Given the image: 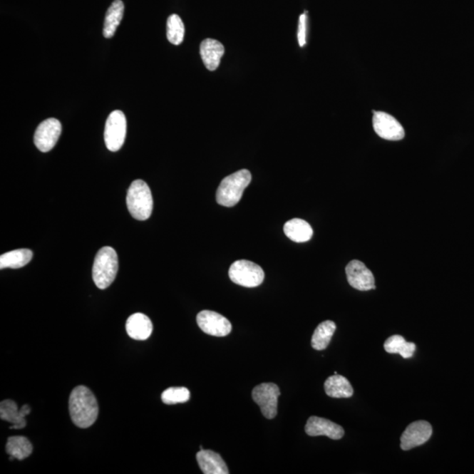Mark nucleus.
Segmentation results:
<instances>
[{"label":"nucleus","mask_w":474,"mask_h":474,"mask_svg":"<svg viewBox=\"0 0 474 474\" xmlns=\"http://www.w3.org/2000/svg\"><path fill=\"white\" fill-rule=\"evenodd\" d=\"M69 411L76 426L87 428L93 426L98 416L96 397L86 386H77L70 396Z\"/></svg>","instance_id":"nucleus-1"},{"label":"nucleus","mask_w":474,"mask_h":474,"mask_svg":"<svg viewBox=\"0 0 474 474\" xmlns=\"http://www.w3.org/2000/svg\"><path fill=\"white\" fill-rule=\"evenodd\" d=\"M252 182V173L248 170H240L222 180L220 184L216 200L221 206L231 207L242 199L246 187Z\"/></svg>","instance_id":"nucleus-2"},{"label":"nucleus","mask_w":474,"mask_h":474,"mask_svg":"<svg viewBox=\"0 0 474 474\" xmlns=\"http://www.w3.org/2000/svg\"><path fill=\"white\" fill-rule=\"evenodd\" d=\"M118 267V256L115 249L107 246L98 250L93 268V282L97 287L105 289L111 286L116 278Z\"/></svg>","instance_id":"nucleus-3"},{"label":"nucleus","mask_w":474,"mask_h":474,"mask_svg":"<svg viewBox=\"0 0 474 474\" xmlns=\"http://www.w3.org/2000/svg\"><path fill=\"white\" fill-rule=\"evenodd\" d=\"M127 206L130 213L138 221H146L153 210V198L149 185L141 180H135L128 188Z\"/></svg>","instance_id":"nucleus-4"},{"label":"nucleus","mask_w":474,"mask_h":474,"mask_svg":"<svg viewBox=\"0 0 474 474\" xmlns=\"http://www.w3.org/2000/svg\"><path fill=\"white\" fill-rule=\"evenodd\" d=\"M229 276L235 284L249 288L260 286L264 279L263 269L248 260H237L231 264Z\"/></svg>","instance_id":"nucleus-5"},{"label":"nucleus","mask_w":474,"mask_h":474,"mask_svg":"<svg viewBox=\"0 0 474 474\" xmlns=\"http://www.w3.org/2000/svg\"><path fill=\"white\" fill-rule=\"evenodd\" d=\"M127 135L126 116L120 110L110 113L105 123L104 139L105 146L112 153H116L123 146Z\"/></svg>","instance_id":"nucleus-6"},{"label":"nucleus","mask_w":474,"mask_h":474,"mask_svg":"<svg viewBox=\"0 0 474 474\" xmlns=\"http://www.w3.org/2000/svg\"><path fill=\"white\" fill-rule=\"evenodd\" d=\"M279 396V386L273 383H263L252 391L253 401L259 406L262 414L267 419H273L278 414Z\"/></svg>","instance_id":"nucleus-7"},{"label":"nucleus","mask_w":474,"mask_h":474,"mask_svg":"<svg viewBox=\"0 0 474 474\" xmlns=\"http://www.w3.org/2000/svg\"><path fill=\"white\" fill-rule=\"evenodd\" d=\"M62 133V124L58 120H45L37 127L34 142L41 153H48L56 146Z\"/></svg>","instance_id":"nucleus-8"},{"label":"nucleus","mask_w":474,"mask_h":474,"mask_svg":"<svg viewBox=\"0 0 474 474\" xmlns=\"http://www.w3.org/2000/svg\"><path fill=\"white\" fill-rule=\"evenodd\" d=\"M197 324L204 333L213 336H226L232 331L230 321L214 311H202L197 316Z\"/></svg>","instance_id":"nucleus-9"},{"label":"nucleus","mask_w":474,"mask_h":474,"mask_svg":"<svg viewBox=\"0 0 474 474\" xmlns=\"http://www.w3.org/2000/svg\"><path fill=\"white\" fill-rule=\"evenodd\" d=\"M373 124L376 134L388 141H400L405 136L401 124L393 116L384 112L373 111Z\"/></svg>","instance_id":"nucleus-10"},{"label":"nucleus","mask_w":474,"mask_h":474,"mask_svg":"<svg viewBox=\"0 0 474 474\" xmlns=\"http://www.w3.org/2000/svg\"><path fill=\"white\" fill-rule=\"evenodd\" d=\"M432 432V426L426 421H417L409 424L401 435V450H409L424 445L431 438Z\"/></svg>","instance_id":"nucleus-11"},{"label":"nucleus","mask_w":474,"mask_h":474,"mask_svg":"<svg viewBox=\"0 0 474 474\" xmlns=\"http://www.w3.org/2000/svg\"><path fill=\"white\" fill-rule=\"evenodd\" d=\"M347 279L351 287L359 291L375 289V279L373 272L361 261L352 260L346 269Z\"/></svg>","instance_id":"nucleus-12"},{"label":"nucleus","mask_w":474,"mask_h":474,"mask_svg":"<svg viewBox=\"0 0 474 474\" xmlns=\"http://www.w3.org/2000/svg\"><path fill=\"white\" fill-rule=\"evenodd\" d=\"M306 433L310 437H319L326 436L333 440L343 438L344 431L343 427L331 421L321 418V417L311 416L305 426Z\"/></svg>","instance_id":"nucleus-13"},{"label":"nucleus","mask_w":474,"mask_h":474,"mask_svg":"<svg viewBox=\"0 0 474 474\" xmlns=\"http://www.w3.org/2000/svg\"><path fill=\"white\" fill-rule=\"evenodd\" d=\"M31 408L24 405L21 409L12 400H5L0 403V418L12 423L10 428L21 430L26 426V416L30 414Z\"/></svg>","instance_id":"nucleus-14"},{"label":"nucleus","mask_w":474,"mask_h":474,"mask_svg":"<svg viewBox=\"0 0 474 474\" xmlns=\"http://www.w3.org/2000/svg\"><path fill=\"white\" fill-rule=\"evenodd\" d=\"M126 331L132 339L147 340L153 331V321L146 314L135 313L128 317L126 322Z\"/></svg>","instance_id":"nucleus-15"},{"label":"nucleus","mask_w":474,"mask_h":474,"mask_svg":"<svg viewBox=\"0 0 474 474\" xmlns=\"http://www.w3.org/2000/svg\"><path fill=\"white\" fill-rule=\"evenodd\" d=\"M200 468L205 474H229L230 471L221 455L211 450H200L196 454Z\"/></svg>","instance_id":"nucleus-16"},{"label":"nucleus","mask_w":474,"mask_h":474,"mask_svg":"<svg viewBox=\"0 0 474 474\" xmlns=\"http://www.w3.org/2000/svg\"><path fill=\"white\" fill-rule=\"evenodd\" d=\"M200 51L207 69L211 71L217 70L225 55V46L219 41L207 38L200 44Z\"/></svg>","instance_id":"nucleus-17"},{"label":"nucleus","mask_w":474,"mask_h":474,"mask_svg":"<svg viewBox=\"0 0 474 474\" xmlns=\"http://www.w3.org/2000/svg\"><path fill=\"white\" fill-rule=\"evenodd\" d=\"M284 232L290 240L295 242H306L313 237L312 227L304 220L298 218L284 223Z\"/></svg>","instance_id":"nucleus-18"},{"label":"nucleus","mask_w":474,"mask_h":474,"mask_svg":"<svg viewBox=\"0 0 474 474\" xmlns=\"http://www.w3.org/2000/svg\"><path fill=\"white\" fill-rule=\"evenodd\" d=\"M324 389L327 396L332 398H351L354 396V388L348 379L341 375L335 374L327 378L324 383Z\"/></svg>","instance_id":"nucleus-19"},{"label":"nucleus","mask_w":474,"mask_h":474,"mask_svg":"<svg viewBox=\"0 0 474 474\" xmlns=\"http://www.w3.org/2000/svg\"><path fill=\"white\" fill-rule=\"evenodd\" d=\"M124 14V4L121 0H115L109 7L104 22L103 35L105 38L115 36Z\"/></svg>","instance_id":"nucleus-20"},{"label":"nucleus","mask_w":474,"mask_h":474,"mask_svg":"<svg viewBox=\"0 0 474 474\" xmlns=\"http://www.w3.org/2000/svg\"><path fill=\"white\" fill-rule=\"evenodd\" d=\"M33 252L29 249L12 250L0 257V268L19 269L24 267L32 260Z\"/></svg>","instance_id":"nucleus-21"},{"label":"nucleus","mask_w":474,"mask_h":474,"mask_svg":"<svg viewBox=\"0 0 474 474\" xmlns=\"http://www.w3.org/2000/svg\"><path fill=\"white\" fill-rule=\"evenodd\" d=\"M336 325L332 321L321 322L314 332L311 345L316 351H324L331 343L332 336L335 334Z\"/></svg>","instance_id":"nucleus-22"},{"label":"nucleus","mask_w":474,"mask_h":474,"mask_svg":"<svg viewBox=\"0 0 474 474\" xmlns=\"http://www.w3.org/2000/svg\"><path fill=\"white\" fill-rule=\"evenodd\" d=\"M6 451L16 460H24L32 454L33 445L28 438L17 436L7 440Z\"/></svg>","instance_id":"nucleus-23"},{"label":"nucleus","mask_w":474,"mask_h":474,"mask_svg":"<svg viewBox=\"0 0 474 474\" xmlns=\"http://www.w3.org/2000/svg\"><path fill=\"white\" fill-rule=\"evenodd\" d=\"M416 344L409 343L403 336L394 335L390 336L384 344V349L388 354H400L403 359H411L414 356Z\"/></svg>","instance_id":"nucleus-24"},{"label":"nucleus","mask_w":474,"mask_h":474,"mask_svg":"<svg viewBox=\"0 0 474 474\" xmlns=\"http://www.w3.org/2000/svg\"><path fill=\"white\" fill-rule=\"evenodd\" d=\"M185 26L181 18L177 14H172L167 21V38L170 43L180 45L183 43Z\"/></svg>","instance_id":"nucleus-25"},{"label":"nucleus","mask_w":474,"mask_h":474,"mask_svg":"<svg viewBox=\"0 0 474 474\" xmlns=\"http://www.w3.org/2000/svg\"><path fill=\"white\" fill-rule=\"evenodd\" d=\"M161 399L167 405L185 403L190 399V391L187 388H170L162 393Z\"/></svg>","instance_id":"nucleus-26"},{"label":"nucleus","mask_w":474,"mask_h":474,"mask_svg":"<svg viewBox=\"0 0 474 474\" xmlns=\"http://www.w3.org/2000/svg\"><path fill=\"white\" fill-rule=\"evenodd\" d=\"M306 14H303L299 19L298 41L299 46L303 47L306 44Z\"/></svg>","instance_id":"nucleus-27"}]
</instances>
